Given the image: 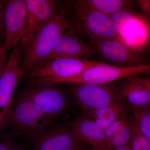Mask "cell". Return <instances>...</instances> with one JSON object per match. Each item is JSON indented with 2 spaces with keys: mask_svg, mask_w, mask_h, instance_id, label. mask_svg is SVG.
<instances>
[{
  "mask_svg": "<svg viewBox=\"0 0 150 150\" xmlns=\"http://www.w3.org/2000/svg\"><path fill=\"white\" fill-rule=\"evenodd\" d=\"M71 27L68 10L60 5L54 16L23 50L21 68L24 74L47 62L59 38Z\"/></svg>",
  "mask_w": 150,
  "mask_h": 150,
  "instance_id": "1",
  "label": "cell"
},
{
  "mask_svg": "<svg viewBox=\"0 0 150 150\" xmlns=\"http://www.w3.org/2000/svg\"><path fill=\"white\" fill-rule=\"evenodd\" d=\"M70 8V24L76 32L84 34L88 39L119 40L110 16L89 7L81 0L72 1Z\"/></svg>",
  "mask_w": 150,
  "mask_h": 150,
  "instance_id": "2",
  "label": "cell"
},
{
  "mask_svg": "<svg viewBox=\"0 0 150 150\" xmlns=\"http://www.w3.org/2000/svg\"><path fill=\"white\" fill-rule=\"evenodd\" d=\"M110 17L118 39L126 47L139 55L148 48L150 29L147 17L132 10L121 11Z\"/></svg>",
  "mask_w": 150,
  "mask_h": 150,
  "instance_id": "3",
  "label": "cell"
},
{
  "mask_svg": "<svg viewBox=\"0 0 150 150\" xmlns=\"http://www.w3.org/2000/svg\"><path fill=\"white\" fill-rule=\"evenodd\" d=\"M150 65L146 64L130 67H119L110 64L91 67L74 76L43 80L36 82L38 84L56 85L60 83L107 84L129 77L149 74Z\"/></svg>",
  "mask_w": 150,
  "mask_h": 150,
  "instance_id": "4",
  "label": "cell"
},
{
  "mask_svg": "<svg viewBox=\"0 0 150 150\" xmlns=\"http://www.w3.org/2000/svg\"><path fill=\"white\" fill-rule=\"evenodd\" d=\"M23 50L18 42L12 48L0 78V134L8 126L15 93L24 74L21 68Z\"/></svg>",
  "mask_w": 150,
  "mask_h": 150,
  "instance_id": "5",
  "label": "cell"
},
{
  "mask_svg": "<svg viewBox=\"0 0 150 150\" xmlns=\"http://www.w3.org/2000/svg\"><path fill=\"white\" fill-rule=\"evenodd\" d=\"M54 119L20 95L14 101L8 126L18 134L31 138L48 129Z\"/></svg>",
  "mask_w": 150,
  "mask_h": 150,
  "instance_id": "6",
  "label": "cell"
},
{
  "mask_svg": "<svg viewBox=\"0 0 150 150\" xmlns=\"http://www.w3.org/2000/svg\"><path fill=\"white\" fill-rule=\"evenodd\" d=\"M73 99L85 115L126 100L117 86L95 84H72L71 87Z\"/></svg>",
  "mask_w": 150,
  "mask_h": 150,
  "instance_id": "7",
  "label": "cell"
},
{
  "mask_svg": "<svg viewBox=\"0 0 150 150\" xmlns=\"http://www.w3.org/2000/svg\"><path fill=\"white\" fill-rule=\"evenodd\" d=\"M20 95L31 101L45 114L54 119L69 107L70 100L68 95L53 85L30 83Z\"/></svg>",
  "mask_w": 150,
  "mask_h": 150,
  "instance_id": "8",
  "label": "cell"
},
{
  "mask_svg": "<svg viewBox=\"0 0 150 150\" xmlns=\"http://www.w3.org/2000/svg\"><path fill=\"white\" fill-rule=\"evenodd\" d=\"M108 64L86 59L61 58L48 61L24 75L30 83H33L43 80L74 76L91 67Z\"/></svg>",
  "mask_w": 150,
  "mask_h": 150,
  "instance_id": "9",
  "label": "cell"
},
{
  "mask_svg": "<svg viewBox=\"0 0 150 150\" xmlns=\"http://www.w3.org/2000/svg\"><path fill=\"white\" fill-rule=\"evenodd\" d=\"M27 21L20 41L23 50L33 37L54 16L60 7V2L54 0H25Z\"/></svg>",
  "mask_w": 150,
  "mask_h": 150,
  "instance_id": "10",
  "label": "cell"
},
{
  "mask_svg": "<svg viewBox=\"0 0 150 150\" xmlns=\"http://www.w3.org/2000/svg\"><path fill=\"white\" fill-rule=\"evenodd\" d=\"M88 40L95 52L111 63L110 65L125 68L146 64L142 56L132 52L119 40Z\"/></svg>",
  "mask_w": 150,
  "mask_h": 150,
  "instance_id": "11",
  "label": "cell"
},
{
  "mask_svg": "<svg viewBox=\"0 0 150 150\" xmlns=\"http://www.w3.org/2000/svg\"><path fill=\"white\" fill-rule=\"evenodd\" d=\"M27 9L25 0L6 1L5 37L3 46L8 52L20 41L26 27Z\"/></svg>",
  "mask_w": 150,
  "mask_h": 150,
  "instance_id": "12",
  "label": "cell"
},
{
  "mask_svg": "<svg viewBox=\"0 0 150 150\" xmlns=\"http://www.w3.org/2000/svg\"><path fill=\"white\" fill-rule=\"evenodd\" d=\"M31 138L34 150H74L83 144L69 126L48 128Z\"/></svg>",
  "mask_w": 150,
  "mask_h": 150,
  "instance_id": "13",
  "label": "cell"
},
{
  "mask_svg": "<svg viewBox=\"0 0 150 150\" xmlns=\"http://www.w3.org/2000/svg\"><path fill=\"white\" fill-rule=\"evenodd\" d=\"M70 28L59 38L47 62L61 58L88 60L93 56L95 51L92 46L80 39L71 27Z\"/></svg>",
  "mask_w": 150,
  "mask_h": 150,
  "instance_id": "14",
  "label": "cell"
},
{
  "mask_svg": "<svg viewBox=\"0 0 150 150\" xmlns=\"http://www.w3.org/2000/svg\"><path fill=\"white\" fill-rule=\"evenodd\" d=\"M118 87L128 104L150 107V79L140 76L120 80Z\"/></svg>",
  "mask_w": 150,
  "mask_h": 150,
  "instance_id": "15",
  "label": "cell"
},
{
  "mask_svg": "<svg viewBox=\"0 0 150 150\" xmlns=\"http://www.w3.org/2000/svg\"><path fill=\"white\" fill-rule=\"evenodd\" d=\"M69 125L82 143L97 150H107L104 130L88 116L84 115L78 117Z\"/></svg>",
  "mask_w": 150,
  "mask_h": 150,
  "instance_id": "16",
  "label": "cell"
},
{
  "mask_svg": "<svg viewBox=\"0 0 150 150\" xmlns=\"http://www.w3.org/2000/svg\"><path fill=\"white\" fill-rule=\"evenodd\" d=\"M126 102L125 100L113 103L104 108L92 111L86 116L105 131L114 121L128 115L130 108Z\"/></svg>",
  "mask_w": 150,
  "mask_h": 150,
  "instance_id": "17",
  "label": "cell"
},
{
  "mask_svg": "<svg viewBox=\"0 0 150 150\" xmlns=\"http://www.w3.org/2000/svg\"><path fill=\"white\" fill-rule=\"evenodd\" d=\"M89 7L109 16L125 10H132V1L124 0H81Z\"/></svg>",
  "mask_w": 150,
  "mask_h": 150,
  "instance_id": "18",
  "label": "cell"
},
{
  "mask_svg": "<svg viewBox=\"0 0 150 150\" xmlns=\"http://www.w3.org/2000/svg\"><path fill=\"white\" fill-rule=\"evenodd\" d=\"M129 105L133 115V121L137 129L150 140V107Z\"/></svg>",
  "mask_w": 150,
  "mask_h": 150,
  "instance_id": "19",
  "label": "cell"
},
{
  "mask_svg": "<svg viewBox=\"0 0 150 150\" xmlns=\"http://www.w3.org/2000/svg\"><path fill=\"white\" fill-rule=\"evenodd\" d=\"M136 130L133 118L131 121L121 127L118 132L106 143L107 150H114L131 143Z\"/></svg>",
  "mask_w": 150,
  "mask_h": 150,
  "instance_id": "20",
  "label": "cell"
},
{
  "mask_svg": "<svg viewBox=\"0 0 150 150\" xmlns=\"http://www.w3.org/2000/svg\"><path fill=\"white\" fill-rule=\"evenodd\" d=\"M130 146L131 150H150V140L142 134L136 126Z\"/></svg>",
  "mask_w": 150,
  "mask_h": 150,
  "instance_id": "21",
  "label": "cell"
},
{
  "mask_svg": "<svg viewBox=\"0 0 150 150\" xmlns=\"http://www.w3.org/2000/svg\"><path fill=\"white\" fill-rule=\"evenodd\" d=\"M132 120V118L128 115L119 118L108 126L105 130L106 144L118 132L121 127L129 123Z\"/></svg>",
  "mask_w": 150,
  "mask_h": 150,
  "instance_id": "22",
  "label": "cell"
},
{
  "mask_svg": "<svg viewBox=\"0 0 150 150\" xmlns=\"http://www.w3.org/2000/svg\"><path fill=\"white\" fill-rule=\"evenodd\" d=\"M6 1L0 0V39L4 41L5 37V11Z\"/></svg>",
  "mask_w": 150,
  "mask_h": 150,
  "instance_id": "23",
  "label": "cell"
},
{
  "mask_svg": "<svg viewBox=\"0 0 150 150\" xmlns=\"http://www.w3.org/2000/svg\"><path fill=\"white\" fill-rule=\"evenodd\" d=\"M7 54V52L5 51L3 45L0 48V78L3 74L6 63L8 59Z\"/></svg>",
  "mask_w": 150,
  "mask_h": 150,
  "instance_id": "24",
  "label": "cell"
},
{
  "mask_svg": "<svg viewBox=\"0 0 150 150\" xmlns=\"http://www.w3.org/2000/svg\"><path fill=\"white\" fill-rule=\"evenodd\" d=\"M14 143L10 139L7 138L0 139V150H10Z\"/></svg>",
  "mask_w": 150,
  "mask_h": 150,
  "instance_id": "25",
  "label": "cell"
},
{
  "mask_svg": "<svg viewBox=\"0 0 150 150\" xmlns=\"http://www.w3.org/2000/svg\"><path fill=\"white\" fill-rule=\"evenodd\" d=\"M138 3L139 4L140 7L145 15H150V1L149 0H139Z\"/></svg>",
  "mask_w": 150,
  "mask_h": 150,
  "instance_id": "26",
  "label": "cell"
},
{
  "mask_svg": "<svg viewBox=\"0 0 150 150\" xmlns=\"http://www.w3.org/2000/svg\"><path fill=\"white\" fill-rule=\"evenodd\" d=\"M114 150H131L130 143L129 144L124 145V146L117 148Z\"/></svg>",
  "mask_w": 150,
  "mask_h": 150,
  "instance_id": "27",
  "label": "cell"
},
{
  "mask_svg": "<svg viewBox=\"0 0 150 150\" xmlns=\"http://www.w3.org/2000/svg\"><path fill=\"white\" fill-rule=\"evenodd\" d=\"M10 150H26L24 148L18 145H16L14 144L13 146L12 147L11 149Z\"/></svg>",
  "mask_w": 150,
  "mask_h": 150,
  "instance_id": "28",
  "label": "cell"
},
{
  "mask_svg": "<svg viewBox=\"0 0 150 150\" xmlns=\"http://www.w3.org/2000/svg\"><path fill=\"white\" fill-rule=\"evenodd\" d=\"M86 149L85 146L82 144L80 145L78 147L76 148L74 150H86Z\"/></svg>",
  "mask_w": 150,
  "mask_h": 150,
  "instance_id": "29",
  "label": "cell"
},
{
  "mask_svg": "<svg viewBox=\"0 0 150 150\" xmlns=\"http://www.w3.org/2000/svg\"><path fill=\"white\" fill-rule=\"evenodd\" d=\"M2 41L0 39V48H1V46L3 45V43H2Z\"/></svg>",
  "mask_w": 150,
  "mask_h": 150,
  "instance_id": "30",
  "label": "cell"
},
{
  "mask_svg": "<svg viewBox=\"0 0 150 150\" xmlns=\"http://www.w3.org/2000/svg\"><path fill=\"white\" fill-rule=\"evenodd\" d=\"M86 150H97L96 149H93V148H91V149H86Z\"/></svg>",
  "mask_w": 150,
  "mask_h": 150,
  "instance_id": "31",
  "label": "cell"
}]
</instances>
